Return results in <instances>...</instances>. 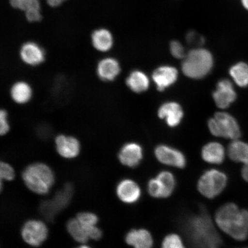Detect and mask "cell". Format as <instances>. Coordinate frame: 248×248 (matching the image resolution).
I'll list each match as a JSON object with an SVG mask.
<instances>
[{"label":"cell","mask_w":248,"mask_h":248,"mask_svg":"<svg viewBox=\"0 0 248 248\" xmlns=\"http://www.w3.org/2000/svg\"><path fill=\"white\" fill-rule=\"evenodd\" d=\"M185 231L193 248H219L221 246V238L203 208L188 219Z\"/></svg>","instance_id":"obj_1"},{"label":"cell","mask_w":248,"mask_h":248,"mask_svg":"<svg viewBox=\"0 0 248 248\" xmlns=\"http://www.w3.org/2000/svg\"><path fill=\"white\" fill-rule=\"evenodd\" d=\"M219 228L235 240L244 241L248 237V211L240 210L234 203L220 207L216 215Z\"/></svg>","instance_id":"obj_2"},{"label":"cell","mask_w":248,"mask_h":248,"mask_svg":"<svg viewBox=\"0 0 248 248\" xmlns=\"http://www.w3.org/2000/svg\"><path fill=\"white\" fill-rule=\"evenodd\" d=\"M23 179L25 184L36 194H47L54 183L52 170L46 164L36 163L31 164L24 170Z\"/></svg>","instance_id":"obj_3"},{"label":"cell","mask_w":248,"mask_h":248,"mask_svg":"<svg viewBox=\"0 0 248 248\" xmlns=\"http://www.w3.org/2000/svg\"><path fill=\"white\" fill-rule=\"evenodd\" d=\"M213 57L205 48L198 47L192 49L186 54L183 62V73L190 78L201 79L212 70Z\"/></svg>","instance_id":"obj_4"},{"label":"cell","mask_w":248,"mask_h":248,"mask_svg":"<svg viewBox=\"0 0 248 248\" xmlns=\"http://www.w3.org/2000/svg\"><path fill=\"white\" fill-rule=\"evenodd\" d=\"M208 126L210 132L218 137L235 140L241 136L240 126L237 121L227 113H217L209 121Z\"/></svg>","instance_id":"obj_5"},{"label":"cell","mask_w":248,"mask_h":248,"mask_svg":"<svg viewBox=\"0 0 248 248\" xmlns=\"http://www.w3.org/2000/svg\"><path fill=\"white\" fill-rule=\"evenodd\" d=\"M227 176L217 170L204 172L198 182V188L203 196L212 199L221 194L227 184Z\"/></svg>","instance_id":"obj_6"},{"label":"cell","mask_w":248,"mask_h":248,"mask_svg":"<svg viewBox=\"0 0 248 248\" xmlns=\"http://www.w3.org/2000/svg\"><path fill=\"white\" fill-rule=\"evenodd\" d=\"M73 187L67 184L56 193L50 200H46L41 203L40 211L45 218L49 221H53L57 214L68 206L72 198Z\"/></svg>","instance_id":"obj_7"},{"label":"cell","mask_w":248,"mask_h":248,"mask_svg":"<svg viewBox=\"0 0 248 248\" xmlns=\"http://www.w3.org/2000/svg\"><path fill=\"white\" fill-rule=\"evenodd\" d=\"M48 229L46 225L38 220H31L23 226L21 235L26 243L32 247H39L47 237Z\"/></svg>","instance_id":"obj_8"},{"label":"cell","mask_w":248,"mask_h":248,"mask_svg":"<svg viewBox=\"0 0 248 248\" xmlns=\"http://www.w3.org/2000/svg\"><path fill=\"white\" fill-rule=\"evenodd\" d=\"M155 155L160 162L170 166L183 169L186 166V159L185 155L176 149L159 145L155 151Z\"/></svg>","instance_id":"obj_9"},{"label":"cell","mask_w":248,"mask_h":248,"mask_svg":"<svg viewBox=\"0 0 248 248\" xmlns=\"http://www.w3.org/2000/svg\"><path fill=\"white\" fill-rule=\"evenodd\" d=\"M213 97L217 107L226 108L235 101L237 95L230 80L222 79L217 84Z\"/></svg>","instance_id":"obj_10"},{"label":"cell","mask_w":248,"mask_h":248,"mask_svg":"<svg viewBox=\"0 0 248 248\" xmlns=\"http://www.w3.org/2000/svg\"><path fill=\"white\" fill-rule=\"evenodd\" d=\"M45 52L41 46L33 42L25 43L21 46L20 57L25 64L37 66L45 61Z\"/></svg>","instance_id":"obj_11"},{"label":"cell","mask_w":248,"mask_h":248,"mask_svg":"<svg viewBox=\"0 0 248 248\" xmlns=\"http://www.w3.org/2000/svg\"><path fill=\"white\" fill-rule=\"evenodd\" d=\"M55 145L58 153L66 159H73L79 154V141L73 136L58 135L55 138Z\"/></svg>","instance_id":"obj_12"},{"label":"cell","mask_w":248,"mask_h":248,"mask_svg":"<svg viewBox=\"0 0 248 248\" xmlns=\"http://www.w3.org/2000/svg\"><path fill=\"white\" fill-rule=\"evenodd\" d=\"M119 159L123 165L134 168L137 167L142 159V150L135 142H129L121 148Z\"/></svg>","instance_id":"obj_13"},{"label":"cell","mask_w":248,"mask_h":248,"mask_svg":"<svg viewBox=\"0 0 248 248\" xmlns=\"http://www.w3.org/2000/svg\"><path fill=\"white\" fill-rule=\"evenodd\" d=\"M121 67L119 62L113 58H105L99 61L97 74L99 78L104 82L113 81L119 75Z\"/></svg>","instance_id":"obj_14"},{"label":"cell","mask_w":248,"mask_h":248,"mask_svg":"<svg viewBox=\"0 0 248 248\" xmlns=\"http://www.w3.org/2000/svg\"><path fill=\"white\" fill-rule=\"evenodd\" d=\"M117 194L121 201L126 203L136 202L141 196L139 186L131 179H124L117 185Z\"/></svg>","instance_id":"obj_15"},{"label":"cell","mask_w":248,"mask_h":248,"mask_svg":"<svg viewBox=\"0 0 248 248\" xmlns=\"http://www.w3.org/2000/svg\"><path fill=\"white\" fill-rule=\"evenodd\" d=\"M178 71L174 67L162 66L155 70L153 79L159 91H163L176 82L178 78Z\"/></svg>","instance_id":"obj_16"},{"label":"cell","mask_w":248,"mask_h":248,"mask_svg":"<svg viewBox=\"0 0 248 248\" xmlns=\"http://www.w3.org/2000/svg\"><path fill=\"white\" fill-rule=\"evenodd\" d=\"M158 116L162 119H165L170 127H175L181 123L184 112L180 105L175 102H166L159 108Z\"/></svg>","instance_id":"obj_17"},{"label":"cell","mask_w":248,"mask_h":248,"mask_svg":"<svg viewBox=\"0 0 248 248\" xmlns=\"http://www.w3.org/2000/svg\"><path fill=\"white\" fill-rule=\"evenodd\" d=\"M77 219L88 232L90 239L100 240L102 237V231L97 227L98 217L92 213L83 212L77 215Z\"/></svg>","instance_id":"obj_18"},{"label":"cell","mask_w":248,"mask_h":248,"mask_svg":"<svg viewBox=\"0 0 248 248\" xmlns=\"http://www.w3.org/2000/svg\"><path fill=\"white\" fill-rule=\"evenodd\" d=\"M125 240L127 244L134 248H151L153 245L150 232L145 229H133L126 234Z\"/></svg>","instance_id":"obj_19"},{"label":"cell","mask_w":248,"mask_h":248,"mask_svg":"<svg viewBox=\"0 0 248 248\" xmlns=\"http://www.w3.org/2000/svg\"><path fill=\"white\" fill-rule=\"evenodd\" d=\"M91 38L93 46L98 51L106 52L112 48L113 37L107 29L95 30L92 34Z\"/></svg>","instance_id":"obj_20"},{"label":"cell","mask_w":248,"mask_h":248,"mask_svg":"<svg viewBox=\"0 0 248 248\" xmlns=\"http://www.w3.org/2000/svg\"><path fill=\"white\" fill-rule=\"evenodd\" d=\"M11 97L16 103H28L32 97V89L29 83L21 80L14 83L10 91Z\"/></svg>","instance_id":"obj_21"},{"label":"cell","mask_w":248,"mask_h":248,"mask_svg":"<svg viewBox=\"0 0 248 248\" xmlns=\"http://www.w3.org/2000/svg\"><path fill=\"white\" fill-rule=\"evenodd\" d=\"M202 156L207 163L221 164L225 159V149L218 142H210L203 148Z\"/></svg>","instance_id":"obj_22"},{"label":"cell","mask_w":248,"mask_h":248,"mask_svg":"<svg viewBox=\"0 0 248 248\" xmlns=\"http://www.w3.org/2000/svg\"><path fill=\"white\" fill-rule=\"evenodd\" d=\"M126 83L132 92L140 93L147 91L150 81L144 73L140 71L135 70L132 71L127 78Z\"/></svg>","instance_id":"obj_23"},{"label":"cell","mask_w":248,"mask_h":248,"mask_svg":"<svg viewBox=\"0 0 248 248\" xmlns=\"http://www.w3.org/2000/svg\"><path fill=\"white\" fill-rule=\"evenodd\" d=\"M229 157L234 162L247 163L248 162V144L235 140L228 147Z\"/></svg>","instance_id":"obj_24"},{"label":"cell","mask_w":248,"mask_h":248,"mask_svg":"<svg viewBox=\"0 0 248 248\" xmlns=\"http://www.w3.org/2000/svg\"><path fill=\"white\" fill-rule=\"evenodd\" d=\"M67 229L74 240L80 243H85L90 238L85 228L77 218L71 219L67 223Z\"/></svg>","instance_id":"obj_25"},{"label":"cell","mask_w":248,"mask_h":248,"mask_svg":"<svg viewBox=\"0 0 248 248\" xmlns=\"http://www.w3.org/2000/svg\"><path fill=\"white\" fill-rule=\"evenodd\" d=\"M230 75L238 86H248V65L240 62L234 65L230 69Z\"/></svg>","instance_id":"obj_26"},{"label":"cell","mask_w":248,"mask_h":248,"mask_svg":"<svg viewBox=\"0 0 248 248\" xmlns=\"http://www.w3.org/2000/svg\"><path fill=\"white\" fill-rule=\"evenodd\" d=\"M157 179L162 184L164 191V198L169 197L172 193L175 187L174 176L168 171H162L158 174Z\"/></svg>","instance_id":"obj_27"},{"label":"cell","mask_w":248,"mask_h":248,"mask_svg":"<svg viewBox=\"0 0 248 248\" xmlns=\"http://www.w3.org/2000/svg\"><path fill=\"white\" fill-rule=\"evenodd\" d=\"M14 8L25 12L33 9H40L39 0H9Z\"/></svg>","instance_id":"obj_28"},{"label":"cell","mask_w":248,"mask_h":248,"mask_svg":"<svg viewBox=\"0 0 248 248\" xmlns=\"http://www.w3.org/2000/svg\"><path fill=\"white\" fill-rule=\"evenodd\" d=\"M148 191L152 197L164 198V191L160 182L157 178L152 179L148 182Z\"/></svg>","instance_id":"obj_29"},{"label":"cell","mask_w":248,"mask_h":248,"mask_svg":"<svg viewBox=\"0 0 248 248\" xmlns=\"http://www.w3.org/2000/svg\"><path fill=\"white\" fill-rule=\"evenodd\" d=\"M162 248H185L181 238L175 234L167 235L163 241Z\"/></svg>","instance_id":"obj_30"},{"label":"cell","mask_w":248,"mask_h":248,"mask_svg":"<svg viewBox=\"0 0 248 248\" xmlns=\"http://www.w3.org/2000/svg\"><path fill=\"white\" fill-rule=\"evenodd\" d=\"M170 53L176 58L183 59L186 57L185 49L181 43L177 40H173L170 46Z\"/></svg>","instance_id":"obj_31"},{"label":"cell","mask_w":248,"mask_h":248,"mask_svg":"<svg viewBox=\"0 0 248 248\" xmlns=\"http://www.w3.org/2000/svg\"><path fill=\"white\" fill-rule=\"evenodd\" d=\"M0 177L2 180L10 181L15 178V171L12 167L9 164L1 162L0 165Z\"/></svg>","instance_id":"obj_32"},{"label":"cell","mask_w":248,"mask_h":248,"mask_svg":"<svg viewBox=\"0 0 248 248\" xmlns=\"http://www.w3.org/2000/svg\"><path fill=\"white\" fill-rule=\"evenodd\" d=\"M10 129L8 121V113L5 109L0 111V135L7 134Z\"/></svg>","instance_id":"obj_33"},{"label":"cell","mask_w":248,"mask_h":248,"mask_svg":"<svg viewBox=\"0 0 248 248\" xmlns=\"http://www.w3.org/2000/svg\"><path fill=\"white\" fill-rule=\"evenodd\" d=\"M186 39L190 44L195 46H200L204 43L203 37L193 31L188 32L186 36Z\"/></svg>","instance_id":"obj_34"},{"label":"cell","mask_w":248,"mask_h":248,"mask_svg":"<svg viewBox=\"0 0 248 248\" xmlns=\"http://www.w3.org/2000/svg\"><path fill=\"white\" fill-rule=\"evenodd\" d=\"M26 17L30 22H37L42 19L41 12L40 9H33L26 12Z\"/></svg>","instance_id":"obj_35"},{"label":"cell","mask_w":248,"mask_h":248,"mask_svg":"<svg viewBox=\"0 0 248 248\" xmlns=\"http://www.w3.org/2000/svg\"><path fill=\"white\" fill-rule=\"evenodd\" d=\"M66 0H46L47 4L52 7H57L61 5Z\"/></svg>","instance_id":"obj_36"},{"label":"cell","mask_w":248,"mask_h":248,"mask_svg":"<svg viewBox=\"0 0 248 248\" xmlns=\"http://www.w3.org/2000/svg\"><path fill=\"white\" fill-rule=\"evenodd\" d=\"M242 176L245 181L248 182V162L244 164V166L242 169Z\"/></svg>","instance_id":"obj_37"},{"label":"cell","mask_w":248,"mask_h":248,"mask_svg":"<svg viewBox=\"0 0 248 248\" xmlns=\"http://www.w3.org/2000/svg\"><path fill=\"white\" fill-rule=\"evenodd\" d=\"M241 1L244 8L248 11V0H241Z\"/></svg>","instance_id":"obj_38"},{"label":"cell","mask_w":248,"mask_h":248,"mask_svg":"<svg viewBox=\"0 0 248 248\" xmlns=\"http://www.w3.org/2000/svg\"><path fill=\"white\" fill-rule=\"evenodd\" d=\"M76 248H90L89 247L87 246H80L79 247Z\"/></svg>","instance_id":"obj_39"}]
</instances>
